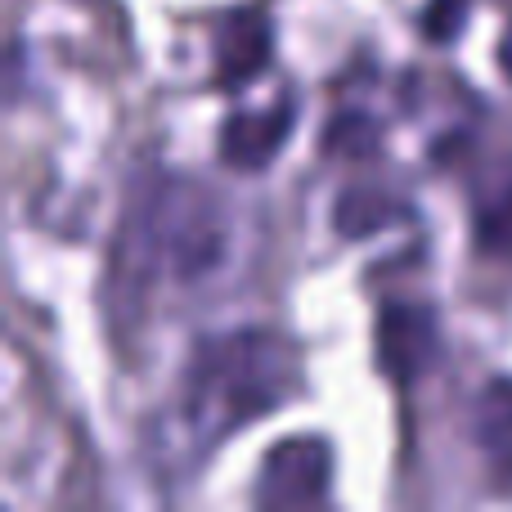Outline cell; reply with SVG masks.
<instances>
[{"instance_id": "7", "label": "cell", "mask_w": 512, "mask_h": 512, "mask_svg": "<svg viewBox=\"0 0 512 512\" xmlns=\"http://www.w3.org/2000/svg\"><path fill=\"white\" fill-rule=\"evenodd\" d=\"M396 216H400V203L378 185H351L333 203V225L342 239H369V234L396 225Z\"/></svg>"}, {"instance_id": "8", "label": "cell", "mask_w": 512, "mask_h": 512, "mask_svg": "<svg viewBox=\"0 0 512 512\" xmlns=\"http://www.w3.org/2000/svg\"><path fill=\"white\" fill-rule=\"evenodd\" d=\"M477 248L512 261V185L477 207Z\"/></svg>"}, {"instance_id": "10", "label": "cell", "mask_w": 512, "mask_h": 512, "mask_svg": "<svg viewBox=\"0 0 512 512\" xmlns=\"http://www.w3.org/2000/svg\"><path fill=\"white\" fill-rule=\"evenodd\" d=\"M463 18H468V0H432L427 5V36L432 41H454L463 27Z\"/></svg>"}, {"instance_id": "4", "label": "cell", "mask_w": 512, "mask_h": 512, "mask_svg": "<svg viewBox=\"0 0 512 512\" xmlns=\"http://www.w3.org/2000/svg\"><path fill=\"white\" fill-rule=\"evenodd\" d=\"M297 126V99L283 95L270 108L234 113L221 126V162L230 171H265Z\"/></svg>"}, {"instance_id": "3", "label": "cell", "mask_w": 512, "mask_h": 512, "mask_svg": "<svg viewBox=\"0 0 512 512\" xmlns=\"http://www.w3.org/2000/svg\"><path fill=\"white\" fill-rule=\"evenodd\" d=\"M441 355V333H436V315L418 301H396L378 315V369L391 382L409 387L418 382Z\"/></svg>"}, {"instance_id": "9", "label": "cell", "mask_w": 512, "mask_h": 512, "mask_svg": "<svg viewBox=\"0 0 512 512\" xmlns=\"http://www.w3.org/2000/svg\"><path fill=\"white\" fill-rule=\"evenodd\" d=\"M378 140H382L378 126H373L364 113H342L324 131V140H319V144H324L333 158H369V153L378 149Z\"/></svg>"}, {"instance_id": "11", "label": "cell", "mask_w": 512, "mask_h": 512, "mask_svg": "<svg viewBox=\"0 0 512 512\" xmlns=\"http://www.w3.org/2000/svg\"><path fill=\"white\" fill-rule=\"evenodd\" d=\"M499 68L512 77V18H508V27H504V36H499Z\"/></svg>"}, {"instance_id": "5", "label": "cell", "mask_w": 512, "mask_h": 512, "mask_svg": "<svg viewBox=\"0 0 512 512\" xmlns=\"http://www.w3.org/2000/svg\"><path fill=\"white\" fill-rule=\"evenodd\" d=\"M270 54H274V32L270 18L256 5L230 9L221 18V27H216V81L225 90H239L252 77H261Z\"/></svg>"}, {"instance_id": "1", "label": "cell", "mask_w": 512, "mask_h": 512, "mask_svg": "<svg viewBox=\"0 0 512 512\" xmlns=\"http://www.w3.org/2000/svg\"><path fill=\"white\" fill-rule=\"evenodd\" d=\"M297 355L283 337L265 328H239V333L207 342L198 360L189 364L185 387V418L203 427L207 441L248 427L252 418L279 409L288 396Z\"/></svg>"}, {"instance_id": "6", "label": "cell", "mask_w": 512, "mask_h": 512, "mask_svg": "<svg viewBox=\"0 0 512 512\" xmlns=\"http://www.w3.org/2000/svg\"><path fill=\"white\" fill-rule=\"evenodd\" d=\"M472 436L495 472H512V378H495L472 400Z\"/></svg>"}, {"instance_id": "2", "label": "cell", "mask_w": 512, "mask_h": 512, "mask_svg": "<svg viewBox=\"0 0 512 512\" xmlns=\"http://www.w3.org/2000/svg\"><path fill=\"white\" fill-rule=\"evenodd\" d=\"M333 486V450L324 436H288L270 445L256 472L261 508H315Z\"/></svg>"}]
</instances>
